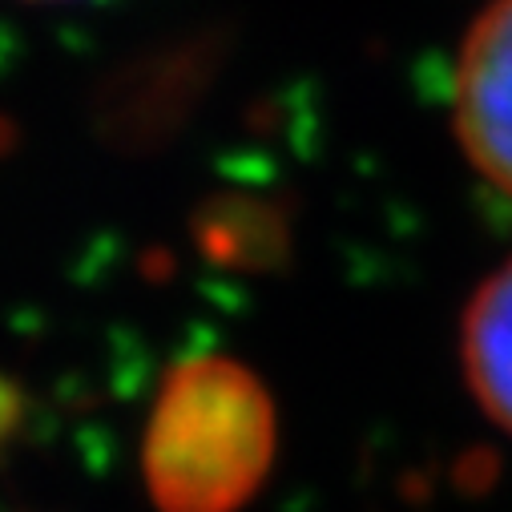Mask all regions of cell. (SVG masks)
<instances>
[{"instance_id":"1","label":"cell","mask_w":512,"mask_h":512,"mask_svg":"<svg viewBox=\"0 0 512 512\" xmlns=\"http://www.w3.org/2000/svg\"><path fill=\"white\" fill-rule=\"evenodd\" d=\"M279 416L267 383L230 355L174 363L154 396L142 476L158 512H238L275 468Z\"/></svg>"},{"instance_id":"2","label":"cell","mask_w":512,"mask_h":512,"mask_svg":"<svg viewBox=\"0 0 512 512\" xmlns=\"http://www.w3.org/2000/svg\"><path fill=\"white\" fill-rule=\"evenodd\" d=\"M452 117L468 162L512 198V0H488L464 33Z\"/></svg>"},{"instance_id":"3","label":"cell","mask_w":512,"mask_h":512,"mask_svg":"<svg viewBox=\"0 0 512 512\" xmlns=\"http://www.w3.org/2000/svg\"><path fill=\"white\" fill-rule=\"evenodd\" d=\"M194 242L206 263L259 275L287 263L291 222L271 194L226 190L194 210Z\"/></svg>"},{"instance_id":"4","label":"cell","mask_w":512,"mask_h":512,"mask_svg":"<svg viewBox=\"0 0 512 512\" xmlns=\"http://www.w3.org/2000/svg\"><path fill=\"white\" fill-rule=\"evenodd\" d=\"M460 363L484 416L512 436V259L500 263L468 299Z\"/></svg>"},{"instance_id":"5","label":"cell","mask_w":512,"mask_h":512,"mask_svg":"<svg viewBox=\"0 0 512 512\" xmlns=\"http://www.w3.org/2000/svg\"><path fill=\"white\" fill-rule=\"evenodd\" d=\"M25 428V392L9 375H0V456H5Z\"/></svg>"}]
</instances>
